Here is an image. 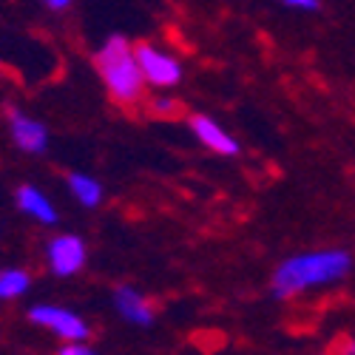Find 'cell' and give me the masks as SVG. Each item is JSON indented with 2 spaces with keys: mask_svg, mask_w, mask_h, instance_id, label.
I'll use <instances>...</instances> for the list:
<instances>
[{
  "mask_svg": "<svg viewBox=\"0 0 355 355\" xmlns=\"http://www.w3.org/2000/svg\"><path fill=\"white\" fill-rule=\"evenodd\" d=\"M352 268V256L338 248L307 250L284 259L273 273V295L276 299H293L307 290H318L341 282Z\"/></svg>",
  "mask_w": 355,
  "mask_h": 355,
  "instance_id": "cell-1",
  "label": "cell"
},
{
  "mask_svg": "<svg viewBox=\"0 0 355 355\" xmlns=\"http://www.w3.org/2000/svg\"><path fill=\"white\" fill-rule=\"evenodd\" d=\"M97 74L105 85L108 97L116 105H137L145 97V80L137 63V46H131L125 37H108L97 54Z\"/></svg>",
  "mask_w": 355,
  "mask_h": 355,
  "instance_id": "cell-2",
  "label": "cell"
},
{
  "mask_svg": "<svg viewBox=\"0 0 355 355\" xmlns=\"http://www.w3.org/2000/svg\"><path fill=\"white\" fill-rule=\"evenodd\" d=\"M28 321L35 327L51 333L54 338L66 341H88L92 338V324H88L77 310L60 304H35L28 310Z\"/></svg>",
  "mask_w": 355,
  "mask_h": 355,
  "instance_id": "cell-3",
  "label": "cell"
},
{
  "mask_svg": "<svg viewBox=\"0 0 355 355\" xmlns=\"http://www.w3.org/2000/svg\"><path fill=\"white\" fill-rule=\"evenodd\" d=\"M137 63L142 71V80L148 88H157V92H165V88H173L182 83V63L176 60V54H171L168 49L157 46V43H142L137 46Z\"/></svg>",
  "mask_w": 355,
  "mask_h": 355,
  "instance_id": "cell-4",
  "label": "cell"
},
{
  "mask_svg": "<svg viewBox=\"0 0 355 355\" xmlns=\"http://www.w3.org/2000/svg\"><path fill=\"white\" fill-rule=\"evenodd\" d=\"M85 261H88V248L74 233H60L46 245V264L60 279L77 276L85 268Z\"/></svg>",
  "mask_w": 355,
  "mask_h": 355,
  "instance_id": "cell-5",
  "label": "cell"
},
{
  "mask_svg": "<svg viewBox=\"0 0 355 355\" xmlns=\"http://www.w3.org/2000/svg\"><path fill=\"white\" fill-rule=\"evenodd\" d=\"M6 120H9L12 142L20 148L23 154H46L49 151V128L40 120L28 116L20 108H9Z\"/></svg>",
  "mask_w": 355,
  "mask_h": 355,
  "instance_id": "cell-6",
  "label": "cell"
},
{
  "mask_svg": "<svg viewBox=\"0 0 355 355\" xmlns=\"http://www.w3.org/2000/svg\"><path fill=\"white\" fill-rule=\"evenodd\" d=\"M111 299H114V307L120 313V318H125L134 327H151L154 324L157 307L142 290H137L131 284H120V287H114Z\"/></svg>",
  "mask_w": 355,
  "mask_h": 355,
  "instance_id": "cell-7",
  "label": "cell"
},
{
  "mask_svg": "<svg viewBox=\"0 0 355 355\" xmlns=\"http://www.w3.org/2000/svg\"><path fill=\"white\" fill-rule=\"evenodd\" d=\"M188 125H191V131H193V137H196V142L199 145H205L208 151H214V154H219V157H236L242 151L239 148V142H236L214 116H205V114H193L191 120H188Z\"/></svg>",
  "mask_w": 355,
  "mask_h": 355,
  "instance_id": "cell-8",
  "label": "cell"
},
{
  "mask_svg": "<svg viewBox=\"0 0 355 355\" xmlns=\"http://www.w3.org/2000/svg\"><path fill=\"white\" fill-rule=\"evenodd\" d=\"M15 202H17V208H20L23 216L35 219L43 227H51V225H57V219H60V214H57V205L51 202V196H46L35 185H20L15 191Z\"/></svg>",
  "mask_w": 355,
  "mask_h": 355,
  "instance_id": "cell-9",
  "label": "cell"
},
{
  "mask_svg": "<svg viewBox=\"0 0 355 355\" xmlns=\"http://www.w3.org/2000/svg\"><path fill=\"white\" fill-rule=\"evenodd\" d=\"M66 188L69 193L83 205V208H100L105 199V188L100 185V180H94L92 173H69L66 176Z\"/></svg>",
  "mask_w": 355,
  "mask_h": 355,
  "instance_id": "cell-10",
  "label": "cell"
},
{
  "mask_svg": "<svg viewBox=\"0 0 355 355\" xmlns=\"http://www.w3.org/2000/svg\"><path fill=\"white\" fill-rule=\"evenodd\" d=\"M32 290V273L23 268H3L0 270V302H17Z\"/></svg>",
  "mask_w": 355,
  "mask_h": 355,
  "instance_id": "cell-11",
  "label": "cell"
},
{
  "mask_svg": "<svg viewBox=\"0 0 355 355\" xmlns=\"http://www.w3.org/2000/svg\"><path fill=\"white\" fill-rule=\"evenodd\" d=\"M148 108H151V114H157V116H173L176 111H180V103H176L173 97L157 94L151 103H148Z\"/></svg>",
  "mask_w": 355,
  "mask_h": 355,
  "instance_id": "cell-12",
  "label": "cell"
},
{
  "mask_svg": "<svg viewBox=\"0 0 355 355\" xmlns=\"http://www.w3.org/2000/svg\"><path fill=\"white\" fill-rule=\"evenodd\" d=\"M57 355H100L88 341H66L60 349H57Z\"/></svg>",
  "mask_w": 355,
  "mask_h": 355,
  "instance_id": "cell-13",
  "label": "cell"
},
{
  "mask_svg": "<svg viewBox=\"0 0 355 355\" xmlns=\"http://www.w3.org/2000/svg\"><path fill=\"white\" fill-rule=\"evenodd\" d=\"M282 3L290 9H299V12H315L318 9V0H282Z\"/></svg>",
  "mask_w": 355,
  "mask_h": 355,
  "instance_id": "cell-14",
  "label": "cell"
},
{
  "mask_svg": "<svg viewBox=\"0 0 355 355\" xmlns=\"http://www.w3.org/2000/svg\"><path fill=\"white\" fill-rule=\"evenodd\" d=\"M46 3V9H51V12H66L69 6H71V0H43Z\"/></svg>",
  "mask_w": 355,
  "mask_h": 355,
  "instance_id": "cell-15",
  "label": "cell"
},
{
  "mask_svg": "<svg viewBox=\"0 0 355 355\" xmlns=\"http://www.w3.org/2000/svg\"><path fill=\"white\" fill-rule=\"evenodd\" d=\"M344 355H355V341H349V344H347V349H344Z\"/></svg>",
  "mask_w": 355,
  "mask_h": 355,
  "instance_id": "cell-16",
  "label": "cell"
}]
</instances>
